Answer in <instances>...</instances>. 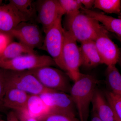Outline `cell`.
I'll return each instance as SVG.
<instances>
[{
    "label": "cell",
    "instance_id": "obj_1",
    "mask_svg": "<svg viewBox=\"0 0 121 121\" xmlns=\"http://www.w3.org/2000/svg\"><path fill=\"white\" fill-rule=\"evenodd\" d=\"M99 82L93 76L81 73L71 86L70 95L75 105L80 121H88L90 105Z\"/></svg>",
    "mask_w": 121,
    "mask_h": 121
},
{
    "label": "cell",
    "instance_id": "obj_2",
    "mask_svg": "<svg viewBox=\"0 0 121 121\" xmlns=\"http://www.w3.org/2000/svg\"><path fill=\"white\" fill-rule=\"evenodd\" d=\"M65 29L77 41H95L98 33L105 27L97 21L81 11L66 15Z\"/></svg>",
    "mask_w": 121,
    "mask_h": 121
},
{
    "label": "cell",
    "instance_id": "obj_3",
    "mask_svg": "<svg viewBox=\"0 0 121 121\" xmlns=\"http://www.w3.org/2000/svg\"><path fill=\"white\" fill-rule=\"evenodd\" d=\"M6 90L15 88L31 95H39L54 91L43 86L37 78L28 70H5Z\"/></svg>",
    "mask_w": 121,
    "mask_h": 121
},
{
    "label": "cell",
    "instance_id": "obj_4",
    "mask_svg": "<svg viewBox=\"0 0 121 121\" xmlns=\"http://www.w3.org/2000/svg\"><path fill=\"white\" fill-rule=\"evenodd\" d=\"M60 16L45 33L43 45L40 49L45 50L54 60L57 66L65 71L62 58L65 30L62 26Z\"/></svg>",
    "mask_w": 121,
    "mask_h": 121
},
{
    "label": "cell",
    "instance_id": "obj_5",
    "mask_svg": "<svg viewBox=\"0 0 121 121\" xmlns=\"http://www.w3.org/2000/svg\"><path fill=\"white\" fill-rule=\"evenodd\" d=\"M43 86L56 91L70 93L71 86L67 74L61 70L44 66L29 70Z\"/></svg>",
    "mask_w": 121,
    "mask_h": 121
},
{
    "label": "cell",
    "instance_id": "obj_6",
    "mask_svg": "<svg viewBox=\"0 0 121 121\" xmlns=\"http://www.w3.org/2000/svg\"><path fill=\"white\" fill-rule=\"evenodd\" d=\"M77 41L65 30L62 58L65 72L74 82L79 78L82 66L79 47Z\"/></svg>",
    "mask_w": 121,
    "mask_h": 121
},
{
    "label": "cell",
    "instance_id": "obj_7",
    "mask_svg": "<svg viewBox=\"0 0 121 121\" xmlns=\"http://www.w3.org/2000/svg\"><path fill=\"white\" fill-rule=\"evenodd\" d=\"M57 66L50 56L36 53L22 55L11 60L0 62V68L13 71L29 70L44 66Z\"/></svg>",
    "mask_w": 121,
    "mask_h": 121
},
{
    "label": "cell",
    "instance_id": "obj_8",
    "mask_svg": "<svg viewBox=\"0 0 121 121\" xmlns=\"http://www.w3.org/2000/svg\"><path fill=\"white\" fill-rule=\"evenodd\" d=\"M20 43L30 48L40 49L43 45L44 37L38 25L32 22H21L10 33Z\"/></svg>",
    "mask_w": 121,
    "mask_h": 121
},
{
    "label": "cell",
    "instance_id": "obj_9",
    "mask_svg": "<svg viewBox=\"0 0 121 121\" xmlns=\"http://www.w3.org/2000/svg\"><path fill=\"white\" fill-rule=\"evenodd\" d=\"M39 95L50 111L76 117L75 105L71 97L67 93L52 91Z\"/></svg>",
    "mask_w": 121,
    "mask_h": 121
},
{
    "label": "cell",
    "instance_id": "obj_10",
    "mask_svg": "<svg viewBox=\"0 0 121 121\" xmlns=\"http://www.w3.org/2000/svg\"><path fill=\"white\" fill-rule=\"evenodd\" d=\"M95 42L102 64L107 66L116 65L119 60L121 51L110 39L105 28L98 33Z\"/></svg>",
    "mask_w": 121,
    "mask_h": 121
},
{
    "label": "cell",
    "instance_id": "obj_11",
    "mask_svg": "<svg viewBox=\"0 0 121 121\" xmlns=\"http://www.w3.org/2000/svg\"><path fill=\"white\" fill-rule=\"evenodd\" d=\"M37 22L45 32L60 16L64 15L58 0H40L35 1Z\"/></svg>",
    "mask_w": 121,
    "mask_h": 121
},
{
    "label": "cell",
    "instance_id": "obj_12",
    "mask_svg": "<svg viewBox=\"0 0 121 121\" xmlns=\"http://www.w3.org/2000/svg\"><path fill=\"white\" fill-rule=\"evenodd\" d=\"M9 4L21 22H32L36 19L35 1L32 0H10Z\"/></svg>",
    "mask_w": 121,
    "mask_h": 121
},
{
    "label": "cell",
    "instance_id": "obj_13",
    "mask_svg": "<svg viewBox=\"0 0 121 121\" xmlns=\"http://www.w3.org/2000/svg\"><path fill=\"white\" fill-rule=\"evenodd\" d=\"M29 95L27 93L18 89H7L4 98V107L12 109L15 111L27 110Z\"/></svg>",
    "mask_w": 121,
    "mask_h": 121
},
{
    "label": "cell",
    "instance_id": "obj_14",
    "mask_svg": "<svg viewBox=\"0 0 121 121\" xmlns=\"http://www.w3.org/2000/svg\"><path fill=\"white\" fill-rule=\"evenodd\" d=\"M91 103L92 112L102 121H114V114L105 96L96 89Z\"/></svg>",
    "mask_w": 121,
    "mask_h": 121
},
{
    "label": "cell",
    "instance_id": "obj_15",
    "mask_svg": "<svg viewBox=\"0 0 121 121\" xmlns=\"http://www.w3.org/2000/svg\"><path fill=\"white\" fill-rule=\"evenodd\" d=\"M81 12L90 17L97 21L103 24L105 28L109 31L114 33L115 35L121 37V19L116 18L105 15L91 9H87L82 7Z\"/></svg>",
    "mask_w": 121,
    "mask_h": 121
},
{
    "label": "cell",
    "instance_id": "obj_16",
    "mask_svg": "<svg viewBox=\"0 0 121 121\" xmlns=\"http://www.w3.org/2000/svg\"><path fill=\"white\" fill-rule=\"evenodd\" d=\"M79 49L82 66L86 68H91L102 64L95 41L81 43Z\"/></svg>",
    "mask_w": 121,
    "mask_h": 121
},
{
    "label": "cell",
    "instance_id": "obj_17",
    "mask_svg": "<svg viewBox=\"0 0 121 121\" xmlns=\"http://www.w3.org/2000/svg\"><path fill=\"white\" fill-rule=\"evenodd\" d=\"M20 22L9 4L0 5V33L10 35Z\"/></svg>",
    "mask_w": 121,
    "mask_h": 121
},
{
    "label": "cell",
    "instance_id": "obj_18",
    "mask_svg": "<svg viewBox=\"0 0 121 121\" xmlns=\"http://www.w3.org/2000/svg\"><path fill=\"white\" fill-rule=\"evenodd\" d=\"M34 53H36L35 50L21 43L12 42L0 54V62L11 60L22 55Z\"/></svg>",
    "mask_w": 121,
    "mask_h": 121
},
{
    "label": "cell",
    "instance_id": "obj_19",
    "mask_svg": "<svg viewBox=\"0 0 121 121\" xmlns=\"http://www.w3.org/2000/svg\"><path fill=\"white\" fill-rule=\"evenodd\" d=\"M106 80L110 89V91L121 96V75L116 65L107 66L106 72Z\"/></svg>",
    "mask_w": 121,
    "mask_h": 121
},
{
    "label": "cell",
    "instance_id": "obj_20",
    "mask_svg": "<svg viewBox=\"0 0 121 121\" xmlns=\"http://www.w3.org/2000/svg\"><path fill=\"white\" fill-rule=\"evenodd\" d=\"M27 110L31 116L36 118L50 111L39 95H31L29 98Z\"/></svg>",
    "mask_w": 121,
    "mask_h": 121
},
{
    "label": "cell",
    "instance_id": "obj_21",
    "mask_svg": "<svg viewBox=\"0 0 121 121\" xmlns=\"http://www.w3.org/2000/svg\"><path fill=\"white\" fill-rule=\"evenodd\" d=\"M94 7L105 13H115L119 15L121 13L120 0H95Z\"/></svg>",
    "mask_w": 121,
    "mask_h": 121
},
{
    "label": "cell",
    "instance_id": "obj_22",
    "mask_svg": "<svg viewBox=\"0 0 121 121\" xmlns=\"http://www.w3.org/2000/svg\"><path fill=\"white\" fill-rule=\"evenodd\" d=\"M58 1L64 15L78 12L83 7L80 0H58Z\"/></svg>",
    "mask_w": 121,
    "mask_h": 121
},
{
    "label": "cell",
    "instance_id": "obj_23",
    "mask_svg": "<svg viewBox=\"0 0 121 121\" xmlns=\"http://www.w3.org/2000/svg\"><path fill=\"white\" fill-rule=\"evenodd\" d=\"M37 118L39 121H80L76 117L50 111Z\"/></svg>",
    "mask_w": 121,
    "mask_h": 121
},
{
    "label": "cell",
    "instance_id": "obj_24",
    "mask_svg": "<svg viewBox=\"0 0 121 121\" xmlns=\"http://www.w3.org/2000/svg\"><path fill=\"white\" fill-rule=\"evenodd\" d=\"M105 95L114 112L121 121V96L110 91H106Z\"/></svg>",
    "mask_w": 121,
    "mask_h": 121
},
{
    "label": "cell",
    "instance_id": "obj_25",
    "mask_svg": "<svg viewBox=\"0 0 121 121\" xmlns=\"http://www.w3.org/2000/svg\"><path fill=\"white\" fill-rule=\"evenodd\" d=\"M6 91V84L4 69L0 68V111L5 108L4 106V99Z\"/></svg>",
    "mask_w": 121,
    "mask_h": 121
},
{
    "label": "cell",
    "instance_id": "obj_26",
    "mask_svg": "<svg viewBox=\"0 0 121 121\" xmlns=\"http://www.w3.org/2000/svg\"><path fill=\"white\" fill-rule=\"evenodd\" d=\"M12 36L9 34L0 33V54L12 42Z\"/></svg>",
    "mask_w": 121,
    "mask_h": 121
},
{
    "label": "cell",
    "instance_id": "obj_27",
    "mask_svg": "<svg viewBox=\"0 0 121 121\" xmlns=\"http://www.w3.org/2000/svg\"><path fill=\"white\" fill-rule=\"evenodd\" d=\"M15 112L20 121H39L37 118L31 116L27 110Z\"/></svg>",
    "mask_w": 121,
    "mask_h": 121
},
{
    "label": "cell",
    "instance_id": "obj_28",
    "mask_svg": "<svg viewBox=\"0 0 121 121\" xmlns=\"http://www.w3.org/2000/svg\"><path fill=\"white\" fill-rule=\"evenodd\" d=\"M83 8L87 9H91L94 7L95 0H80Z\"/></svg>",
    "mask_w": 121,
    "mask_h": 121
},
{
    "label": "cell",
    "instance_id": "obj_29",
    "mask_svg": "<svg viewBox=\"0 0 121 121\" xmlns=\"http://www.w3.org/2000/svg\"><path fill=\"white\" fill-rule=\"evenodd\" d=\"M7 121H20L14 111H11L7 114Z\"/></svg>",
    "mask_w": 121,
    "mask_h": 121
},
{
    "label": "cell",
    "instance_id": "obj_30",
    "mask_svg": "<svg viewBox=\"0 0 121 121\" xmlns=\"http://www.w3.org/2000/svg\"><path fill=\"white\" fill-rule=\"evenodd\" d=\"M90 121H102L101 120L97 115L92 111V114L91 117Z\"/></svg>",
    "mask_w": 121,
    "mask_h": 121
},
{
    "label": "cell",
    "instance_id": "obj_31",
    "mask_svg": "<svg viewBox=\"0 0 121 121\" xmlns=\"http://www.w3.org/2000/svg\"><path fill=\"white\" fill-rule=\"evenodd\" d=\"M114 114L115 117L114 121H121V120L119 119L118 117H117V115L115 114V113H114Z\"/></svg>",
    "mask_w": 121,
    "mask_h": 121
},
{
    "label": "cell",
    "instance_id": "obj_32",
    "mask_svg": "<svg viewBox=\"0 0 121 121\" xmlns=\"http://www.w3.org/2000/svg\"><path fill=\"white\" fill-rule=\"evenodd\" d=\"M120 65V66H121V52H120V56H119V60H118V62Z\"/></svg>",
    "mask_w": 121,
    "mask_h": 121
},
{
    "label": "cell",
    "instance_id": "obj_33",
    "mask_svg": "<svg viewBox=\"0 0 121 121\" xmlns=\"http://www.w3.org/2000/svg\"><path fill=\"white\" fill-rule=\"evenodd\" d=\"M114 36H115V37L120 41V43H121V37H118V36H117L115 35H114Z\"/></svg>",
    "mask_w": 121,
    "mask_h": 121
},
{
    "label": "cell",
    "instance_id": "obj_34",
    "mask_svg": "<svg viewBox=\"0 0 121 121\" xmlns=\"http://www.w3.org/2000/svg\"><path fill=\"white\" fill-rule=\"evenodd\" d=\"M118 17H119V19H121V13L120 15H118Z\"/></svg>",
    "mask_w": 121,
    "mask_h": 121
},
{
    "label": "cell",
    "instance_id": "obj_35",
    "mask_svg": "<svg viewBox=\"0 0 121 121\" xmlns=\"http://www.w3.org/2000/svg\"><path fill=\"white\" fill-rule=\"evenodd\" d=\"M2 2H3V1H2V0H0V5H1Z\"/></svg>",
    "mask_w": 121,
    "mask_h": 121
},
{
    "label": "cell",
    "instance_id": "obj_36",
    "mask_svg": "<svg viewBox=\"0 0 121 121\" xmlns=\"http://www.w3.org/2000/svg\"><path fill=\"white\" fill-rule=\"evenodd\" d=\"M0 121H3V120H0Z\"/></svg>",
    "mask_w": 121,
    "mask_h": 121
}]
</instances>
